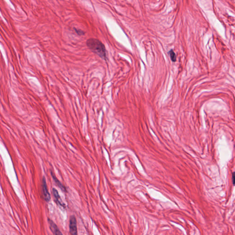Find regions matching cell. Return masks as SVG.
Returning <instances> with one entry per match:
<instances>
[{
  "label": "cell",
  "instance_id": "6da1fadb",
  "mask_svg": "<svg viewBox=\"0 0 235 235\" xmlns=\"http://www.w3.org/2000/svg\"><path fill=\"white\" fill-rule=\"evenodd\" d=\"M86 45L88 48L97 54L102 59L106 61L107 59V51L104 45L99 40L96 38L89 39L86 42Z\"/></svg>",
  "mask_w": 235,
  "mask_h": 235
},
{
  "label": "cell",
  "instance_id": "7a4b0ae2",
  "mask_svg": "<svg viewBox=\"0 0 235 235\" xmlns=\"http://www.w3.org/2000/svg\"><path fill=\"white\" fill-rule=\"evenodd\" d=\"M42 192L43 198L45 201L49 202L51 200V195L48 191V189L47 187V184H46V180L45 177H43L42 182Z\"/></svg>",
  "mask_w": 235,
  "mask_h": 235
},
{
  "label": "cell",
  "instance_id": "3957f363",
  "mask_svg": "<svg viewBox=\"0 0 235 235\" xmlns=\"http://www.w3.org/2000/svg\"><path fill=\"white\" fill-rule=\"evenodd\" d=\"M69 232L71 235H78L76 219L74 215L70 217Z\"/></svg>",
  "mask_w": 235,
  "mask_h": 235
},
{
  "label": "cell",
  "instance_id": "277c9868",
  "mask_svg": "<svg viewBox=\"0 0 235 235\" xmlns=\"http://www.w3.org/2000/svg\"><path fill=\"white\" fill-rule=\"evenodd\" d=\"M48 222L50 228L53 233V235H63L61 231H60L56 224L50 219H48Z\"/></svg>",
  "mask_w": 235,
  "mask_h": 235
},
{
  "label": "cell",
  "instance_id": "5b68a950",
  "mask_svg": "<svg viewBox=\"0 0 235 235\" xmlns=\"http://www.w3.org/2000/svg\"><path fill=\"white\" fill-rule=\"evenodd\" d=\"M52 194H53V196H54V198H55L56 202L62 207L65 208L66 207L65 204L63 203V202L62 200L61 197L60 196L58 191L55 188H53L52 189Z\"/></svg>",
  "mask_w": 235,
  "mask_h": 235
},
{
  "label": "cell",
  "instance_id": "8992f818",
  "mask_svg": "<svg viewBox=\"0 0 235 235\" xmlns=\"http://www.w3.org/2000/svg\"><path fill=\"white\" fill-rule=\"evenodd\" d=\"M51 173L52 178H53V181L55 183L57 186L59 187V188L61 189L62 191H64V192H67L66 188L65 187H64L63 184L58 180L55 175L53 173V172L51 171Z\"/></svg>",
  "mask_w": 235,
  "mask_h": 235
},
{
  "label": "cell",
  "instance_id": "52a82bcc",
  "mask_svg": "<svg viewBox=\"0 0 235 235\" xmlns=\"http://www.w3.org/2000/svg\"><path fill=\"white\" fill-rule=\"evenodd\" d=\"M168 54L170 55L171 61L172 62H176V56L174 51H173V50H170L168 52Z\"/></svg>",
  "mask_w": 235,
  "mask_h": 235
},
{
  "label": "cell",
  "instance_id": "ba28073f",
  "mask_svg": "<svg viewBox=\"0 0 235 235\" xmlns=\"http://www.w3.org/2000/svg\"><path fill=\"white\" fill-rule=\"evenodd\" d=\"M74 31L76 32L77 35H79L80 36L81 35H84L85 34V32L83 31H82L81 29H78L76 28H74Z\"/></svg>",
  "mask_w": 235,
  "mask_h": 235
},
{
  "label": "cell",
  "instance_id": "9c48e42d",
  "mask_svg": "<svg viewBox=\"0 0 235 235\" xmlns=\"http://www.w3.org/2000/svg\"><path fill=\"white\" fill-rule=\"evenodd\" d=\"M232 182L234 185L235 184V172H234L232 174Z\"/></svg>",
  "mask_w": 235,
  "mask_h": 235
}]
</instances>
